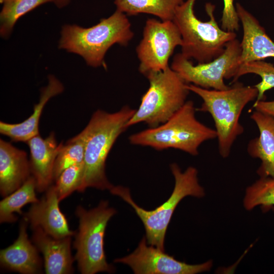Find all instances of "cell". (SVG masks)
<instances>
[{"mask_svg": "<svg viewBox=\"0 0 274 274\" xmlns=\"http://www.w3.org/2000/svg\"><path fill=\"white\" fill-rule=\"evenodd\" d=\"M149 87L141 104L126 124L127 128L140 122L150 127L167 121L185 103L190 91L187 84L170 67L146 76Z\"/></svg>", "mask_w": 274, "mask_h": 274, "instance_id": "obj_7", "label": "cell"}, {"mask_svg": "<svg viewBox=\"0 0 274 274\" xmlns=\"http://www.w3.org/2000/svg\"><path fill=\"white\" fill-rule=\"evenodd\" d=\"M196 1L184 2L177 8L173 21L181 35V53L188 59L193 58L201 63L221 55L227 43L236 39V34L219 26L214 14L215 6L211 3L205 6L209 20H199L194 12Z\"/></svg>", "mask_w": 274, "mask_h": 274, "instance_id": "obj_5", "label": "cell"}, {"mask_svg": "<svg viewBox=\"0 0 274 274\" xmlns=\"http://www.w3.org/2000/svg\"><path fill=\"white\" fill-rule=\"evenodd\" d=\"M60 35L59 49L80 55L94 67L105 66V56L109 48L114 44L127 45L134 35L126 15L117 10L91 27L66 24Z\"/></svg>", "mask_w": 274, "mask_h": 274, "instance_id": "obj_2", "label": "cell"}, {"mask_svg": "<svg viewBox=\"0 0 274 274\" xmlns=\"http://www.w3.org/2000/svg\"><path fill=\"white\" fill-rule=\"evenodd\" d=\"M31 176L27 153L10 142L0 140V192L5 197Z\"/></svg>", "mask_w": 274, "mask_h": 274, "instance_id": "obj_15", "label": "cell"}, {"mask_svg": "<svg viewBox=\"0 0 274 274\" xmlns=\"http://www.w3.org/2000/svg\"><path fill=\"white\" fill-rule=\"evenodd\" d=\"M250 117L257 126L259 134L249 142L248 153L261 160L257 171L260 177L274 178V118L256 110Z\"/></svg>", "mask_w": 274, "mask_h": 274, "instance_id": "obj_18", "label": "cell"}, {"mask_svg": "<svg viewBox=\"0 0 274 274\" xmlns=\"http://www.w3.org/2000/svg\"><path fill=\"white\" fill-rule=\"evenodd\" d=\"M84 174V162L73 165L64 169L54 181V185L59 201L64 199L74 191H79Z\"/></svg>", "mask_w": 274, "mask_h": 274, "instance_id": "obj_26", "label": "cell"}, {"mask_svg": "<svg viewBox=\"0 0 274 274\" xmlns=\"http://www.w3.org/2000/svg\"><path fill=\"white\" fill-rule=\"evenodd\" d=\"M187 88L202 99L196 111L208 112L212 116L219 153L223 158L227 157L234 141L244 131L239 122L242 112L249 102L256 99L257 89L237 81L225 90L205 89L192 84H188Z\"/></svg>", "mask_w": 274, "mask_h": 274, "instance_id": "obj_3", "label": "cell"}, {"mask_svg": "<svg viewBox=\"0 0 274 274\" xmlns=\"http://www.w3.org/2000/svg\"><path fill=\"white\" fill-rule=\"evenodd\" d=\"M28 221L23 218L19 235L14 243L0 252V262L5 268L23 274H35L41 271L42 262L38 250L28 239Z\"/></svg>", "mask_w": 274, "mask_h": 274, "instance_id": "obj_16", "label": "cell"}, {"mask_svg": "<svg viewBox=\"0 0 274 274\" xmlns=\"http://www.w3.org/2000/svg\"><path fill=\"white\" fill-rule=\"evenodd\" d=\"M184 0H115L116 10L128 15L148 14L162 21L173 20Z\"/></svg>", "mask_w": 274, "mask_h": 274, "instance_id": "obj_20", "label": "cell"}, {"mask_svg": "<svg viewBox=\"0 0 274 274\" xmlns=\"http://www.w3.org/2000/svg\"><path fill=\"white\" fill-rule=\"evenodd\" d=\"M36 190V181L31 176L20 187L5 196L0 202V222H15L17 217L14 213L21 215V208L25 204L38 202Z\"/></svg>", "mask_w": 274, "mask_h": 274, "instance_id": "obj_21", "label": "cell"}, {"mask_svg": "<svg viewBox=\"0 0 274 274\" xmlns=\"http://www.w3.org/2000/svg\"><path fill=\"white\" fill-rule=\"evenodd\" d=\"M234 0H223L224 8L221 18V28L226 31L235 32L239 28L237 13Z\"/></svg>", "mask_w": 274, "mask_h": 274, "instance_id": "obj_27", "label": "cell"}, {"mask_svg": "<svg viewBox=\"0 0 274 274\" xmlns=\"http://www.w3.org/2000/svg\"><path fill=\"white\" fill-rule=\"evenodd\" d=\"M26 143L29 149L30 171L36 181V190L44 192L54 181L55 161L63 143L58 144L54 132L45 138H42L39 134Z\"/></svg>", "mask_w": 274, "mask_h": 274, "instance_id": "obj_13", "label": "cell"}, {"mask_svg": "<svg viewBox=\"0 0 274 274\" xmlns=\"http://www.w3.org/2000/svg\"><path fill=\"white\" fill-rule=\"evenodd\" d=\"M3 5L0 13V35L8 39L17 21L22 16L51 0H0Z\"/></svg>", "mask_w": 274, "mask_h": 274, "instance_id": "obj_22", "label": "cell"}, {"mask_svg": "<svg viewBox=\"0 0 274 274\" xmlns=\"http://www.w3.org/2000/svg\"><path fill=\"white\" fill-rule=\"evenodd\" d=\"M47 86L42 88L39 101L34 105L32 114L26 120L18 123L0 122V133L14 142H26L39 134V121L43 109L52 97L61 93L64 90L62 83L54 76H48Z\"/></svg>", "mask_w": 274, "mask_h": 274, "instance_id": "obj_19", "label": "cell"}, {"mask_svg": "<svg viewBox=\"0 0 274 274\" xmlns=\"http://www.w3.org/2000/svg\"><path fill=\"white\" fill-rule=\"evenodd\" d=\"M46 192L41 200L32 204L24 218L32 229L40 227L55 238L74 235L76 232L70 229L67 221L59 209L60 201L54 185L52 184Z\"/></svg>", "mask_w": 274, "mask_h": 274, "instance_id": "obj_12", "label": "cell"}, {"mask_svg": "<svg viewBox=\"0 0 274 274\" xmlns=\"http://www.w3.org/2000/svg\"><path fill=\"white\" fill-rule=\"evenodd\" d=\"M128 265L135 274H195L210 270L212 261L189 264L176 259L153 246H148L146 237L131 254L114 260Z\"/></svg>", "mask_w": 274, "mask_h": 274, "instance_id": "obj_11", "label": "cell"}, {"mask_svg": "<svg viewBox=\"0 0 274 274\" xmlns=\"http://www.w3.org/2000/svg\"><path fill=\"white\" fill-rule=\"evenodd\" d=\"M32 230V242L43 255L46 273H72L74 259L71 253V236L55 238L40 227Z\"/></svg>", "mask_w": 274, "mask_h": 274, "instance_id": "obj_17", "label": "cell"}, {"mask_svg": "<svg viewBox=\"0 0 274 274\" xmlns=\"http://www.w3.org/2000/svg\"><path fill=\"white\" fill-rule=\"evenodd\" d=\"M170 167L175 178L174 190L167 200L154 210L147 211L139 206L126 187L113 186L110 190L112 194L120 197L134 209L144 225L148 244L163 251L166 230L177 205L187 196L202 197L205 194L199 183L196 168L189 166L182 172L175 163Z\"/></svg>", "mask_w": 274, "mask_h": 274, "instance_id": "obj_6", "label": "cell"}, {"mask_svg": "<svg viewBox=\"0 0 274 274\" xmlns=\"http://www.w3.org/2000/svg\"><path fill=\"white\" fill-rule=\"evenodd\" d=\"M135 111L128 106L114 113L97 110L79 133L85 143L84 174L79 192L88 187L110 190L113 186L106 175V159L117 139L127 128L126 124Z\"/></svg>", "mask_w": 274, "mask_h": 274, "instance_id": "obj_1", "label": "cell"}, {"mask_svg": "<svg viewBox=\"0 0 274 274\" xmlns=\"http://www.w3.org/2000/svg\"><path fill=\"white\" fill-rule=\"evenodd\" d=\"M247 210L260 206L266 211L274 207V178L260 177L248 187L244 199Z\"/></svg>", "mask_w": 274, "mask_h": 274, "instance_id": "obj_23", "label": "cell"}, {"mask_svg": "<svg viewBox=\"0 0 274 274\" xmlns=\"http://www.w3.org/2000/svg\"><path fill=\"white\" fill-rule=\"evenodd\" d=\"M85 143L78 133L61 146L55 161L54 181L66 168L84 161Z\"/></svg>", "mask_w": 274, "mask_h": 274, "instance_id": "obj_25", "label": "cell"}, {"mask_svg": "<svg viewBox=\"0 0 274 274\" xmlns=\"http://www.w3.org/2000/svg\"><path fill=\"white\" fill-rule=\"evenodd\" d=\"M241 52V42L235 39L227 43L221 55L210 62L193 65L190 59L178 53L174 56L170 67L187 84L225 90L229 86L224 80L234 77L240 65Z\"/></svg>", "mask_w": 274, "mask_h": 274, "instance_id": "obj_9", "label": "cell"}, {"mask_svg": "<svg viewBox=\"0 0 274 274\" xmlns=\"http://www.w3.org/2000/svg\"><path fill=\"white\" fill-rule=\"evenodd\" d=\"M182 43L181 33L173 20L148 19L143 38L136 48L140 72L146 76L166 69L175 49Z\"/></svg>", "mask_w": 274, "mask_h": 274, "instance_id": "obj_10", "label": "cell"}, {"mask_svg": "<svg viewBox=\"0 0 274 274\" xmlns=\"http://www.w3.org/2000/svg\"><path fill=\"white\" fill-rule=\"evenodd\" d=\"M116 213L107 200H101L96 207L89 210L81 206L77 208L79 225L74 246L77 251L75 259L82 273L115 271L114 267L106 260L104 237L107 224Z\"/></svg>", "mask_w": 274, "mask_h": 274, "instance_id": "obj_8", "label": "cell"}, {"mask_svg": "<svg viewBox=\"0 0 274 274\" xmlns=\"http://www.w3.org/2000/svg\"><path fill=\"white\" fill-rule=\"evenodd\" d=\"M248 74H254L261 77V82L254 85L258 91L255 100H264L265 92L274 88L273 64L263 60L243 63L239 65L231 83L236 82L240 77Z\"/></svg>", "mask_w": 274, "mask_h": 274, "instance_id": "obj_24", "label": "cell"}, {"mask_svg": "<svg viewBox=\"0 0 274 274\" xmlns=\"http://www.w3.org/2000/svg\"><path fill=\"white\" fill-rule=\"evenodd\" d=\"M239 21L243 29L241 42V64L254 61L274 57V42L265 32L258 20L239 3L235 6Z\"/></svg>", "mask_w": 274, "mask_h": 274, "instance_id": "obj_14", "label": "cell"}, {"mask_svg": "<svg viewBox=\"0 0 274 274\" xmlns=\"http://www.w3.org/2000/svg\"><path fill=\"white\" fill-rule=\"evenodd\" d=\"M253 108L255 110L271 116L274 118V100L265 101L264 100H255Z\"/></svg>", "mask_w": 274, "mask_h": 274, "instance_id": "obj_28", "label": "cell"}, {"mask_svg": "<svg viewBox=\"0 0 274 274\" xmlns=\"http://www.w3.org/2000/svg\"><path fill=\"white\" fill-rule=\"evenodd\" d=\"M71 0H51V3H53L57 8H62L68 5Z\"/></svg>", "mask_w": 274, "mask_h": 274, "instance_id": "obj_29", "label": "cell"}, {"mask_svg": "<svg viewBox=\"0 0 274 274\" xmlns=\"http://www.w3.org/2000/svg\"><path fill=\"white\" fill-rule=\"evenodd\" d=\"M196 111L194 102L187 100L165 123L131 135L129 142L157 150L173 148L197 155L200 146L207 141L217 138V134L215 129L197 119Z\"/></svg>", "mask_w": 274, "mask_h": 274, "instance_id": "obj_4", "label": "cell"}]
</instances>
